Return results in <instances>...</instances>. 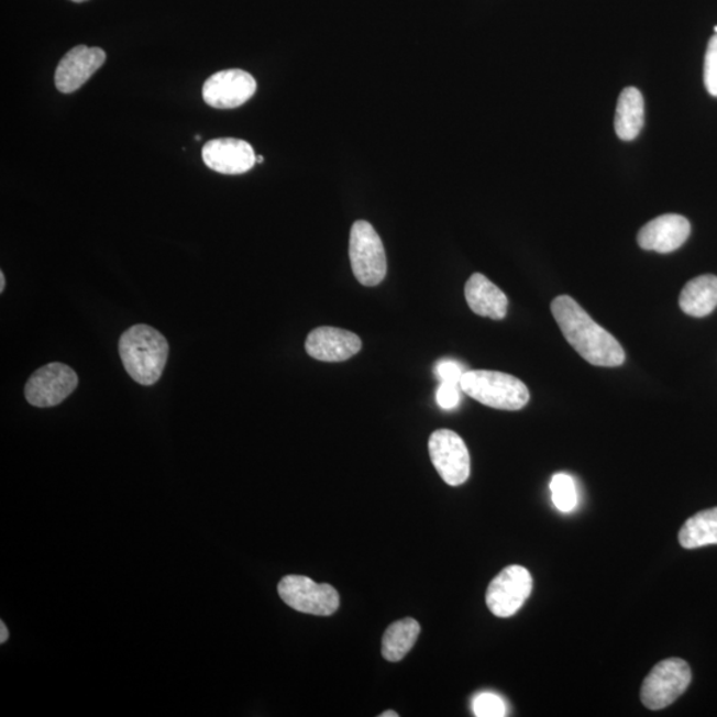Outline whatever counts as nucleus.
<instances>
[{"label": "nucleus", "mask_w": 717, "mask_h": 717, "mask_svg": "<svg viewBox=\"0 0 717 717\" xmlns=\"http://www.w3.org/2000/svg\"><path fill=\"white\" fill-rule=\"evenodd\" d=\"M552 312L566 341L586 362L598 367L622 366L626 358L622 345L572 297H556Z\"/></svg>", "instance_id": "f257e3e1"}, {"label": "nucleus", "mask_w": 717, "mask_h": 717, "mask_svg": "<svg viewBox=\"0 0 717 717\" xmlns=\"http://www.w3.org/2000/svg\"><path fill=\"white\" fill-rule=\"evenodd\" d=\"M119 351L126 373L143 386L158 382L168 361L169 345L151 326L137 324L120 338Z\"/></svg>", "instance_id": "f03ea898"}, {"label": "nucleus", "mask_w": 717, "mask_h": 717, "mask_svg": "<svg viewBox=\"0 0 717 717\" xmlns=\"http://www.w3.org/2000/svg\"><path fill=\"white\" fill-rule=\"evenodd\" d=\"M460 387L472 399L503 411H518L530 399L529 389L520 379L498 371H466Z\"/></svg>", "instance_id": "7ed1b4c3"}, {"label": "nucleus", "mask_w": 717, "mask_h": 717, "mask_svg": "<svg viewBox=\"0 0 717 717\" xmlns=\"http://www.w3.org/2000/svg\"><path fill=\"white\" fill-rule=\"evenodd\" d=\"M350 261L355 278L363 286L373 287L386 278V250L379 234L367 221H356L351 228Z\"/></svg>", "instance_id": "20e7f679"}, {"label": "nucleus", "mask_w": 717, "mask_h": 717, "mask_svg": "<svg viewBox=\"0 0 717 717\" xmlns=\"http://www.w3.org/2000/svg\"><path fill=\"white\" fill-rule=\"evenodd\" d=\"M691 669L683 659L670 658L659 662L644 679L640 701L651 710L671 706L691 684Z\"/></svg>", "instance_id": "39448f33"}, {"label": "nucleus", "mask_w": 717, "mask_h": 717, "mask_svg": "<svg viewBox=\"0 0 717 717\" xmlns=\"http://www.w3.org/2000/svg\"><path fill=\"white\" fill-rule=\"evenodd\" d=\"M278 593L287 606L311 616L329 617L339 608V594L329 584H317L304 575H287L279 582Z\"/></svg>", "instance_id": "423d86ee"}, {"label": "nucleus", "mask_w": 717, "mask_h": 717, "mask_svg": "<svg viewBox=\"0 0 717 717\" xmlns=\"http://www.w3.org/2000/svg\"><path fill=\"white\" fill-rule=\"evenodd\" d=\"M429 456L434 468L448 485L460 486L471 475L468 448L456 432L439 429L429 438Z\"/></svg>", "instance_id": "0eeeda50"}, {"label": "nucleus", "mask_w": 717, "mask_h": 717, "mask_svg": "<svg viewBox=\"0 0 717 717\" xmlns=\"http://www.w3.org/2000/svg\"><path fill=\"white\" fill-rule=\"evenodd\" d=\"M533 591V578L520 565L505 567L486 591V605L498 618H509L520 610Z\"/></svg>", "instance_id": "6e6552de"}, {"label": "nucleus", "mask_w": 717, "mask_h": 717, "mask_svg": "<svg viewBox=\"0 0 717 717\" xmlns=\"http://www.w3.org/2000/svg\"><path fill=\"white\" fill-rule=\"evenodd\" d=\"M78 383V375L73 368L66 364L51 363L30 377L25 384V399L34 407H54L66 400Z\"/></svg>", "instance_id": "1a4fd4ad"}, {"label": "nucleus", "mask_w": 717, "mask_h": 717, "mask_svg": "<svg viewBox=\"0 0 717 717\" xmlns=\"http://www.w3.org/2000/svg\"><path fill=\"white\" fill-rule=\"evenodd\" d=\"M257 91V81L242 69H225L205 81L202 96L217 110H234L245 104Z\"/></svg>", "instance_id": "9d476101"}, {"label": "nucleus", "mask_w": 717, "mask_h": 717, "mask_svg": "<svg viewBox=\"0 0 717 717\" xmlns=\"http://www.w3.org/2000/svg\"><path fill=\"white\" fill-rule=\"evenodd\" d=\"M107 55L99 47L78 46L64 55L56 68L55 86L62 93H73L91 79L106 63Z\"/></svg>", "instance_id": "9b49d317"}, {"label": "nucleus", "mask_w": 717, "mask_h": 717, "mask_svg": "<svg viewBox=\"0 0 717 717\" xmlns=\"http://www.w3.org/2000/svg\"><path fill=\"white\" fill-rule=\"evenodd\" d=\"M203 163L221 175H243L257 163L253 146L239 139H216L205 144Z\"/></svg>", "instance_id": "f8f14e48"}, {"label": "nucleus", "mask_w": 717, "mask_h": 717, "mask_svg": "<svg viewBox=\"0 0 717 717\" xmlns=\"http://www.w3.org/2000/svg\"><path fill=\"white\" fill-rule=\"evenodd\" d=\"M361 349V338L354 332L329 328V326L311 331L306 341L307 354L317 361L328 363L349 361Z\"/></svg>", "instance_id": "ddd939ff"}, {"label": "nucleus", "mask_w": 717, "mask_h": 717, "mask_svg": "<svg viewBox=\"0 0 717 717\" xmlns=\"http://www.w3.org/2000/svg\"><path fill=\"white\" fill-rule=\"evenodd\" d=\"M691 234V225L686 217L664 214L650 221L640 229L639 246L650 252L668 254L684 245Z\"/></svg>", "instance_id": "4468645a"}, {"label": "nucleus", "mask_w": 717, "mask_h": 717, "mask_svg": "<svg viewBox=\"0 0 717 717\" xmlns=\"http://www.w3.org/2000/svg\"><path fill=\"white\" fill-rule=\"evenodd\" d=\"M465 299L471 310L479 317L495 320H501L507 317V296L483 274L475 273L466 282Z\"/></svg>", "instance_id": "2eb2a0df"}, {"label": "nucleus", "mask_w": 717, "mask_h": 717, "mask_svg": "<svg viewBox=\"0 0 717 717\" xmlns=\"http://www.w3.org/2000/svg\"><path fill=\"white\" fill-rule=\"evenodd\" d=\"M679 306L690 317L709 316L717 307V277L707 274L690 280L682 290Z\"/></svg>", "instance_id": "dca6fc26"}, {"label": "nucleus", "mask_w": 717, "mask_h": 717, "mask_svg": "<svg viewBox=\"0 0 717 717\" xmlns=\"http://www.w3.org/2000/svg\"><path fill=\"white\" fill-rule=\"evenodd\" d=\"M614 126L620 140L632 141L639 136L644 126V99L639 89L629 87L620 93Z\"/></svg>", "instance_id": "f3484780"}, {"label": "nucleus", "mask_w": 717, "mask_h": 717, "mask_svg": "<svg viewBox=\"0 0 717 717\" xmlns=\"http://www.w3.org/2000/svg\"><path fill=\"white\" fill-rule=\"evenodd\" d=\"M418 620L406 618L388 627L383 636L382 654L388 662H400L413 648L420 636Z\"/></svg>", "instance_id": "a211bd4d"}, {"label": "nucleus", "mask_w": 717, "mask_h": 717, "mask_svg": "<svg viewBox=\"0 0 717 717\" xmlns=\"http://www.w3.org/2000/svg\"><path fill=\"white\" fill-rule=\"evenodd\" d=\"M679 542L684 549L717 545V508L699 511L688 518L679 531Z\"/></svg>", "instance_id": "6ab92c4d"}, {"label": "nucleus", "mask_w": 717, "mask_h": 717, "mask_svg": "<svg viewBox=\"0 0 717 717\" xmlns=\"http://www.w3.org/2000/svg\"><path fill=\"white\" fill-rule=\"evenodd\" d=\"M550 490H552L553 504L556 509L567 514L577 507V488H575L574 479L565 473H559L552 478Z\"/></svg>", "instance_id": "aec40b11"}, {"label": "nucleus", "mask_w": 717, "mask_h": 717, "mask_svg": "<svg viewBox=\"0 0 717 717\" xmlns=\"http://www.w3.org/2000/svg\"><path fill=\"white\" fill-rule=\"evenodd\" d=\"M473 713L477 717H503L507 715V706H505L501 697L484 693L479 694L473 702Z\"/></svg>", "instance_id": "412c9836"}, {"label": "nucleus", "mask_w": 717, "mask_h": 717, "mask_svg": "<svg viewBox=\"0 0 717 717\" xmlns=\"http://www.w3.org/2000/svg\"><path fill=\"white\" fill-rule=\"evenodd\" d=\"M704 85L714 98H717V35L708 42L706 60H704Z\"/></svg>", "instance_id": "4be33fe9"}, {"label": "nucleus", "mask_w": 717, "mask_h": 717, "mask_svg": "<svg viewBox=\"0 0 717 717\" xmlns=\"http://www.w3.org/2000/svg\"><path fill=\"white\" fill-rule=\"evenodd\" d=\"M465 373L463 364L452 361V358H443L434 367V374L441 383L459 384V386Z\"/></svg>", "instance_id": "5701e85b"}, {"label": "nucleus", "mask_w": 717, "mask_h": 717, "mask_svg": "<svg viewBox=\"0 0 717 717\" xmlns=\"http://www.w3.org/2000/svg\"><path fill=\"white\" fill-rule=\"evenodd\" d=\"M460 390L459 384L441 383L437 394L438 405L446 411L456 408L460 402Z\"/></svg>", "instance_id": "b1692460"}, {"label": "nucleus", "mask_w": 717, "mask_h": 717, "mask_svg": "<svg viewBox=\"0 0 717 717\" xmlns=\"http://www.w3.org/2000/svg\"><path fill=\"white\" fill-rule=\"evenodd\" d=\"M9 639V630L4 622H0V643L4 644Z\"/></svg>", "instance_id": "393cba45"}, {"label": "nucleus", "mask_w": 717, "mask_h": 717, "mask_svg": "<svg viewBox=\"0 0 717 717\" xmlns=\"http://www.w3.org/2000/svg\"><path fill=\"white\" fill-rule=\"evenodd\" d=\"M5 287V279H4V273L0 272V291H4Z\"/></svg>", "instance_id": "a878e982"}, {"label": "nucleus", "mask_w": 717, "mask_h": 717, "mask_svg": "<svg viewBox=\"0 0 717 717\" xmlns=\"http://www.w3.org/2000/svg\"><path fill=\"white\" fill-rule=\"evenodd\" d=\"M380 717H399V714L394 713V710H386Z\"/></svg>", "instance_id": "bb28decb"}, {"label": "nucleus", "mask_w": 717, "mask_h": 717, "mask_svg": "<svg viewBox=\"0 0 717 717\" xmlns=\"http://www.w3.org/2000/svg\"><path fill=\"white\" fill-rule=\"evenodd\" d=\"M264 162H265V158H264V157H262V156H257V163H261V164H262V163H264Z\"/></svg>", "instance_id": "cd10ccee"}, {"label": "nucleus", "mask_w": 717, "mask_h": 717, "mask_svg": "<svg viewBox=\"0 0 717 717\" xmlns=\"http://www.w3.org/2000/svg\"><path fill=\"white\" fill-rule=\"evenodd\" d=\"M70 2L81 3V2H87V0H70Z\"/></svg>", "instance_id": "c85d7f7f"}, {"label": "nucleus", "mask_w": 717, "mask_h": 717, "mask_svg": "<svg viewBox=\"0 0 717 717\" xmlns=\"http://www.w3.org/2000/svg\"><path fill=\"white\" fill-rule=\"evenodd\" d=\"M715 34L717 35V25H716V27H715Z\"/></svg>", "instance_id": "c756f323"}]
</instances>
